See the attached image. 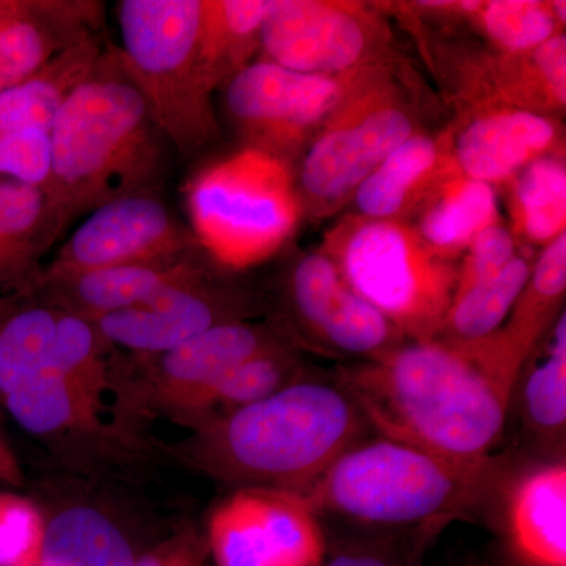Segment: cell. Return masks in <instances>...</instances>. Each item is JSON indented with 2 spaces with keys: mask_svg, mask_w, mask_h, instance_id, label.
I'll list each match as a JSON object with an SVG mask.
<instances>
[{
  "mask_svg": "<svg viewBox=\"0 0 566 566\" xmlns=\"http://www.w3.org/2000/svg\"><path fill=\"white\" fill-rule=\"evenodd\" d=\"M517 374L491 337L431 338L346 368L337 382L375 434L476 465L495 457Z\"/></svg>",
  "mask_w": 566,
  "mask_h": 566,
  "instance_id": "obj_1",
  "label": "cell"
},
{
  "mask_svg": "<svg viewBox=\"0 0 566 566\" xmlns=\"http://www.w3.org/2000/svg\"><path fill=\"white\" fill-rule=\"evenodd\" d=\"M50 136V175L41 191L52 244L81 216L123 197L155 193L166 180L172 144L117 48H104L66 96Z\"/></svg>",
  "mask_w": 566,
  "mask_h": 566,
  "instance_id": "obj_2",
  "label": "cell"
},
{
  "mask_svg": "<svg viewBox=\"0 0 566 566\" xmlns=\"http://www.w3.org/2000/svg\"><path fill=\"white\" fill-rule=\"evenodd\" d=\"M370 431L337 381L303 378L197 428L181 453L193 468L230 485L305 495Z\"/></svg>",
  "mask_w": 566,
  "mask_h": 566,
  "instance_id": "obj_3",
  "label": "cell"
},
{
  "mask_svg": "<svg viewBox=\"0 0 566 566\" xmlns=\"http://www.w3.org/2000/svg\"><path fill=\"white\" fill-rule=\"evenodd\" d=\"M502 461L460 464L376 434L345 450L304 497L319 517L370 531L439 532L480 513Z\"/></svg>",
  "mask_w": 566,
  "mask_h": 566,
  "instance_id": "obj_4",
  "label": "cell"
},
{
  "mask_svg": "<svg viewBox=\"0 0 566 566\" xmlns=\"http://www.w3.org/2000/svg\"><path fill=\"white\" fill-rule=\"evenodd\" d=\"M202 0H122L123 65L147 102L156 125L181 153L216 136L199 54Z\"/></svg>",
  "mask_w": 566,
  "mask_h": 566,
  "instance_id": "obj_5",
  "label": "cell"
},
{
  "mask_svg": "<svg viewBox=\"0 0 566 566\" xmlns=\"http://www.w3.org/2000/svg\"><path fill=\"white\" fill-rule=\"evenodd\" d=\"M186 199L197 243L232 270L270 259L300 218L285 161L252 147L197 174Z\"/></svg>",
  "mask_w": 566,
  "mask_h": 566,
  "instance_id": "obj_6",
  "label": "cell"
},
{
  "mask_svg": "<svg viewBox=\"0 0 566 566\" xmlns=\"http://www.w3.org/2000/svg\"><path fill=\"white\" fill-rule=\"evenodd\" d=\"M334 263L398 333L412 340L438 338L458 273L416 230L394 221L360 222L345 234Z\"/></svg>",
  "mask_w": 566,
  "mask_h": 566,
  "instance_id": "obj_7",
  "label": "cell"
},
{
  "mask_svg": "<svg viewBox=\"0 0 566 566\" xmlns=\"http://www.w3.org/2000/svg\"><path fill=\"white\" fill-rule=\"evenodd\" d=\"M208 556L216 566H322V517L304 495L237 488L208 520Z\"/></svg>",
  "mask_w": 566,
  "mask_h": 566,
  "instance_id": "obj_8",
  "label": "cell"
},
{
  "mask_svg": "<svg viewBox=\"0 0 566 566\" xmlns=\"http://www.w3.org/2000/svg\"><path fill=\"white\" fill-rule=\"evenodd\" d=\"M480 513L504 566H566V460L504 457Z\"/></svg>",
  "mask_w": 566,
  "mask_h": 566,
  "instance_id": "obj_9",
  "label": "cell"
},
{
  "mask_svg": "<svg viewBox=\"0 0 566 566\" xmlns=\"http://www.w3.org/2000/svg\"><path fill=\"white\" fill-rule=\"evenodd\" d=\"M197 245L155 193L123 197L92 211L40 279L123 264L177 263L193 255Z\"/></svg>",
  "mask_w": 566,
  "mask_h": 566,
  "instance_id": "obj_10",
  "label": "cell"
},
{
  "mask_svg": "<svg viewBox=\"0 0 566 566\" xmlns=\"http://www.w3.org/2000/svg\"><path fill=\"white\" fill-rule=\"evenodd\" d=\"M312 144L301 169L305 196L334 202L357 189L390 153L412 136L406 111L385 96H348Z\"/></svg>",
  "mask_w": 566,
  "mask_h": 566,
  "instance_id": "obj_11",
  "label": "cell"
},
{
  "mask_svg": "<svg viewBox=\"0 0 566 566\" xmlns=\"http://www.w3.org/2000/svg\"><path fill=\"white\" fill-rule=\"evenodd\" d=\"M346 93V84L335 76L297 73L263 61L230 77L226 104L234 122L255 142L252 148L275 156L283 144L329 120Z\"/></svg>",
  "mask_w": 566,
  "mask_h": 566,
  "instance_id": "obj_12",
  "label": "cell"
},
{
  "mask_svg": "<svg viewBox=\"0 0 566 566\" xmlns=\"http://www.w3.org/2000/svg\"><path fill=\"white\" fill-rule=\"evenodd\" d=\"M279 345L262 327L243 322L219 324L170 352L142 357L145 374L134 403L180 424L189 408L227 371Z\"/></svg>",
  "mask_w": 566,
  "mask_h": 566,
  "instance_id": "obj_13",
  "label": "cell"
},
{
  "mask_svg": "<svg viewBox=\"0 0 566 566\" xmlns=\"http://www.w3.org/2000/svg\"><path fill=\"white\" fill-rule=\"evenodd\" d=\"M260 43L275 65L333 76L360 62L367 50V32L363 21L338 3L273 0Z\"/></svg>",
  "mask_w": 566,
  "mask_h": 566,
  "instance_id": "obj_14",
  "label": "cell"
},
{
  "mask_svg": "<svg viewBox=\"0 0 566 566\" xmlns=\"http://www.w3.org/2000/svg\"><path fill=\"white\" fill-rule=\"evenodd\" d=\"M111 346L140 357L170 352L196 335L223 323L241 322L229 297L207 271L175 283L147 303L92 319Z\"/></svg>",
  "mask_w": 566,
  "mask_h": 566,
  "instance_id": "obj_15",
  "label": "cell"
},
{
  "mask_svg": "<svg viewBox=\"0 0 566 566\" xmlns=\"http://www.w3.org/2000/svg\"><path fill=\"white\" fill-rule=\"evenodd\" d=\"M290 292L305 326L334 352L370 360L395 348V334L400 333L354 292L323 253H311L297 263Z\"/></svg>",
  "mask_w": 566,
  "mask_h": 566,
  "instance_id": "obj_16",
  "label": "cell"
},
{
  "mask_svg": "<svg viewBox=\"0 0 566 566\" xmlns=\"http://www.w3.org/2000/svg\"><path fill=\"white\" fill-rule=\"evenodd\" d=\"M102 22L103 3L95 0L7 2L0 13V92L99 35Z\"/></svg>",
  "mask_w": 566,
  "mask_h": 566,
  "instance_id": "obj_17",
  "label": "cell"
},
{
  "mask_svg": "<svg viewBox=\"0 0 566 566\" xmlns=\"http://www.w3.org/2000/svg\"><path fill=\"white\" fill-rule=\"evenodd\" d=\"M109 389L111 376L71 374L51 354L43 368L0 400L22 430L55 444L71 436L107 433L104 415Z\"/></svg>",
  "mask_w": 566,
  "mask_h": 566,
  "instance_id": "obj_18",
  "label": "cell"
},
{
  "mask_svg": "<svg viewBox=\"0 0 566 566\" xmlns=\"http://www.w3.org/2000/svg\"><path fill=\"white\" fill-rule=\"evenodd\" d=\"M556 136L554 123L536 112H488L458 137V166L464 177L493 186L545 155Z\"/></svg>",
  "mask_w": 566,
  "mask_h": 566,
  "instance_id": "obj_19",
  "label": "cell"
},
{
  "mask_svg": "<svg viewBox=\"0 0 566 566\" xmlns=\"http://www.w3.org/2000/svg\"><path fill=\"white\" fill-rule=\"evenodd\" d=\"M547 335V333H546ZM535 345L513 386L510 412L516 411L534 458H565L566 441V314Z\"/></svg>",
  "mask_w": 566,
  "mask_h": 566,
  "instance_id": "obj_20",
  "label": "cell"
},
{
  "mask_svg": "<svg viewBox=\"0 0 566 566\" xmlns=\"http://www.w3.org/2000/svg\"><path fill=\"white\" fill-rule=\"evenodd\" d=\"M196 253L170 264H123L57 279H40L50 307L88 319L147 303L175 283L202 271Z\"/></svg>",
  "mask_w": 566,
  "mask_h": 566,
  "instance_id": "obj_21",
  "label": "cell"
},
{
  "mask_svg": "<svg viewBox=\"0 0 566 566\" xmlns=\"http://www.w3.org/2000/svg\"><path fill=\"white\" fill-rule=\"evenodd\" d=\"M102 36L70 48L35 76L0 92V134L51 133L66 96L91 73L103 54Z\"/></svg>",
  "mask_w": 566,
  "mask_h": 566,
  "instance_id": "obj_22",
  "label": "cell"
},
{
  "mask_svg": "<svg viewBox=\"0 0 566 566\" xmlns=\"http://www.w3.org/2000/svg\"><path fill=\"white\" fill-rule=\"evenodd\" d=\"M303 378L300 360L282 344L275 345L227 371L189 408L180 423L197 430Z\"/></svg>",
  "mask_w": 566,
  "mask_h": 566,
  "instance_id": "obj_23",
  "label": "cell"
},
{
  "mask_svg": "<svg viewBox=\"0 0 566 566\" xmlns=\"http://www.w3.org/2000/svg\"><path fill=\"white\" fill-rule=\"evenodd\" d=\"M273 0H202L199 54L211 88L244 69Z\"/></svg>",
  "mask_w": 566,
  "mask_h": 566,
  "instance_id": "obj_24",
  "label": "cell"
},
{
  "mask_svg": "<svg viewBox=\"0 0 566 566\" xmlns=\"http://www.w3.org/2000/svg\"><path fill=\"white\" fill-rule=\"evenodd\" d=\"M497 197L493 186L468 177L449 180L436 191L420 214L417 234L434 252L450 253L468 249L476 234L494 226Z\"/></svg>",
  "mask_w": 566,
  "mask_h": 566,
  "instance_id": "obj_25",
  "label": "cell"
},
{
  "mask_svg": "<svg viewBox=\"0 0 566 566\" xmlns=\"http://www.w3.org/2000/svg\"><path fill=\"white\" fill-rule=\"evenodd\" d=\"M532 268L516 255L504 270L488 281L453 293L439 335L447 342H474L490 337L509 318L521 294L526 290Z\"/></svg>",
  "mask_w": 566,
  "mask_h": 566,
  "instance_id": "obj_26",
  "label": "cell"
},
{
  "mask_svg": "<svg viewBox=\"0 0 566 566\" xmlns=\"http://www.w3.org/2000/svg\"><path fill=\"white\" fill-rule=\"evenodd\" d=\"M438 161V144L412 134L357 186V208L371 221H390L422 189Z\"/></svg>",
  "mask_w": 566,
  "mask_h": 566,
  "instance_id": "obj_27",
  "label": "cell"
},
{
  "mask_svg": "<svg viewBox=\"0 0 566 566\" xmlns=\"http://www.w3.org/2000/svg\"><path fill=\"white\" fill-rule=\"evenodd\" d=\"M516 222L534 243L565 233L566 169L556 156H539L521 170L515 186Z\"/></svg>",
  "mask_w": 566,
  "mask_h": 566,
  "instance_id": "obj_28",
  "label": "cell"
},
{
  "mask_svg": "<svg viewBox=\"0 0 566 566\" xmlns=\"http://www.w3.org/2000/svg\"><path fill=\"white\" fill-rule=\"evenodd\" d=\"M59 311L25 308L0 329V398L17 389L50 360L57 334Z\"/></svg>",
  "mask_w": 566,
  "mask_h": 566,
  "instance_id": "obj_29",
  "label": "cell"
},
{
  "mask_svg": "<svg viewBox=\"0 0 566 566\" xmlns=\"http://www.w3.org/2000/svg\"><path fill=\"white\" fill-rule=\"evenodd\" d=\"M475 11L486 35L510 54L534 51L556 35L558 22L551 3L494 0L480 2Z\"/></svg>",
  "mask_w": 566,
  "mask_h": 566,
  "instance_id": "obj_30",
  "label": "cell"
},
{
  "mask_svg": "<svg viewBox=\"0 0 566 566\" xmlns=\"http://www.w3.org/2000/svg\"><path fill=\"white\" fill-rule=\"evenodd\" d=\"M436 535L430 528L371 531L327 546L322 566H419Z\"/></svg>",
  "mask_w": 566,
  "mask_h": 566,
  "instance_id": "obj_31",
  "label": "cell"
},
{
  "mask_svg": "<svg viewBox=\"0 0 566 566\" xmlns=\"http://www.w3.org/2000/svg\"><path fill=\"white\" fill-rule=\"evenodd\" d=\"M46 521L28 499L0 494V566H39Z\"/></svg>",
  "mask_w": 566,
  "mask_h": 566,
  "instance_id": "obj_32",
  "label": "cell"
},
{
  "mask_svg": "<svg viewBox=\"0 0 566 566\" xmlns=\"http://www.w3.org/2000/svg\"><path fill=\"white\" fill-rule=\"evenodd\" d=\"M50 167V133L0 134V175L41 188L48 180Z\"/></svg>",
  "mask_w": 566,
  "mask_h": 566,
  "instance_id": "obj_33",
  "label": "cell"
},
{
  "mask_svg": "<svg viewBox=\"0 0 566 566\" xmlns=\"http://www.w3.org/2000/svg\"><path fill=\"white\" fill-rule=\"evenodd\" d=\"M515 256L513 234L497 223L488 227L468 245V256L461 270L458 271L455 292L494 277Z\"/></svg>",
  "mask_w": 566,
  "mask_h": 566,
  "instance_id": "obj_34",
  "label": "cell"
},
{
  "mask_svg": "<svg viewBox=\"0 0 566 566\" xmlns=\"http://www.w3.org/2000/svg\"><path fill=\"white\" fill-rule=\"evenodd\" d=\"M207 558L205 538L193 531H185L137 556L134 566H207Z\"/></svg>",
  "mask_w": 566,
  "mask_h": 566,
  "instance_id": "obj_35",
  "label": "cell"
},
{
  "mask_svg": "<svg viewBox=\"0 0 566 566\" xmlns=\"http://www.w3.org/2000/svg\"><path fill=\"white\" fill-rule=\"evenodd\" d=\"M33 268L35 266L22 259L20 253L14 251L13 245L0 233V279L25 277L32 273Z\"/></svg>",
  "mask_w": 566,
  "mask_h": 566,
  "instance_id": "obj_36",
  "label": "cell"
},
{
  "mask_svg": "<svg viewBox=\"0 0 566 566\" xmlns=\"http://www.w3.org/2000/svg\"><path fill=\"white\" fill-rule=\"evenodd\" d=\"M452 566H504L501 564V562L497 560V558H485V557H479V556H468L460 558V560L457 562V564H453Z\"/></svg>",
  "mask_w": 566,
  "mask_h": 566,
  "instance_id": "obj_37",
  "label": "cell"
},
{
  "mask_svg": "<svg viewBox=\"0 0 566 566\" xmlns=\"http://www.w3.org/2000/svg\"><path fill=\"white\" fill-rule=\"evenodd\" d=\"M7 2H0V13H2L3 10H6Z\"/></svg>",
  "mask_w": 566,
  "mask_h": 566,
  "instance_id": "obj_38",
  "label": "cell"
}]
</instances>
